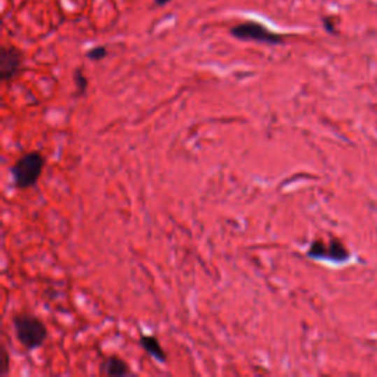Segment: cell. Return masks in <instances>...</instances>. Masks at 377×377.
<instances>
[{"instance_id": "obj_8", "label": "cell", "mask_w": 377, "mask_h": 377, "mask_svg": "<svg viewBox=\"0 0 377 377\" xmlns=\"http://www.w3.org/2000/svg\"><path fill=\"white\" fill-rule=\"evenodd\" d=\"M86 57L90 61H102V59H105L108 57V49L105 46H94V48L87 50Z\"/></svg>"}, {"instance_id": "obj_2", "label": "cell", "mask_w": 377, "mask_h": 377, "mask_svg": "<svg viewBox=\"0 0 377 377\" xmlns=\"http://www.w3.org/2000/svg\"><path fill=\"white\" fill-rule=\"evenodd\" d=\"M18 342L27 349H37L43 346L48 339V327L38 317L30 313L17 314L12 320Z\"/></svg>"}, {"instance_id": "obj_6", "label": "cell", "mask_w": 377, "mask_h": 377, "mask_svg": "<svg viewBox=\"0 0 377 377\" xmlns=\"http://www.w3.org/2000/svg\"><path fill=\"white\" fill-rule=\"evenodd\" d=\"M138 342H141V346L145 349V351L150 357L155 358L158 362H161V364L166 362V354L157 336H153V334H142L141 341Z\"/></svg>"}, {"instance_id": "obj_10", "label": "cell", "mask_w": 377, "mask_h": 377, "mask_svg": "<svg viewBox=\"0 0 377 377\" xmlns=\"http://www.w3.org/2000/svg\"><path fill=\"white\" fill-rule=\"evenodd\" d=\"M2 357H3V361H2V374H6L8 373V353H6V349L3 348L2 349Z\"/></svg>"}, {"instance_id": "obj_3", "label": "cell", "mask_w": 377, "mask_h": 377, "mask_svg": "<svg viewBox=\"0 0 377 377\" xmlns=\"http://www.w3.org/2000/svg\"><path fill=\"white\" fill-rule=\"evenodd\" d=\"M229 33L232 37L242 41H255V43L269 46H278L285 43L283 34L274 33L257 21H243L241 24H236L229 30Z\"/></svg>"}, {"instance_id": "obj_5", "label": "cell", "mask_w": 377, "mask_h": 377, "mask_svg": "<svg viewBox=\"0 0 377 377\" xmlns=\"http://www.w3.org/2000/svg\"><path fill=\"white\" fill-rule=\"evenodd\" d=\"M101 373L104 376H109V377H122V376H130L131 369L129 367L127 362H125L122 358H120L117 355H111L102 361Z\"/></svg>"}, {"instance_id": "obj_4", "label": "cell", "mask_w": 377, "mask_h": 377, "mask_svg": "<svg viewBox=\"0 0 377 377\" xmlns=\"http://www.w3.org/2000/svg\"><path fill=\"white\" fill-rule=\"evenodd\" d=\"M22 52L15 46H3L0 49V78L9 83L22 71Z\"/></svg>"}, {"instance_id": "obj_1", "label": "cell", "mask_w": 377, "mask_h": 377, "mask_svg": "<svg viewBox=\"0 0 377 377\" xmlns=\"http://www.w3.org/2000/svg\"><path fill=\"white\" fill-rule=\"evenodd\" d=\"M46 159L37 150H30L21 155L10 166L13 186L20 190H27L37 185L43 173Z\"/></svg>"}, {"instance_id": "obj_11", "label": "cell", "mask_w": 377, "mask_h": 377, "mask_svg": "<svg viewBox=\"0 0 377 377\" xmlns=\"http://www.w3.org/2000/svg\"><path fill=\"white\" fill-rule=\"evenodd\" d=\"M153 2H155L158 6H165V5H169L170 2H173V0H153Z\"/></svg>"}, {"instance_id": "obj_9", "label": "cell", "mask_w": 377, "mask_h": 377, "mask_svg": "<svg viewBox=\"0 0 377 377\" xmlns=\"http://www.w3.org/2000/svg\"><path fill=\"white\" fill-rule=\"evenodd\" d=\"M323 25H325L326 31H329V33H334V30H336V29H334L333 17H323Z\"/></svg>"}, {"instance_id": "obj_7", "label": "cell", "mask_w": 377, "mask_h": 377, "mask_svg": "<svg viewBox=\"0 0 377 377\" xmlns=\"http://www.w3.org/2000/svg\"><path fill=\"white\" fill-rule=\"evenodd\" d=\"M74 81H76V86H77V90L80 94H85L86 90H87V86H89V80L86 77V74L83 73L81 68H77L76 73H74Z\"/></svg>"}]
</instances>
